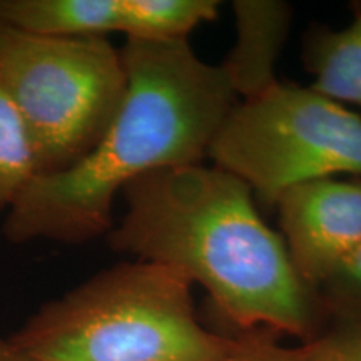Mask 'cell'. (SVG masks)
I'll list each match as a JSON object with an SVG mask.
<instances>
[{
	"label": "cell",
	"instance_id": "cell-1",
	"mask_svg": "<svg viewBox=\"0 0 361 361\" xmlns=\"http://www.w3.org/2000/svg\"><path fill=\"white\" fill-rule=\"evenodd\" d=\"M121 54L128 89L109 129L71 169L30 180L4 216L12 245H82L107 234L117 194L152 171L201 164L238 104L223 66L201 61L188 39H128Z\"/></svg>",
	"mask_w": 361,
	"mask_h": 361
},
{
	"label": "cell",
	"instance_id": "cell-2",
	"mask_svg": "<svg viewBox=\"0 0 361 361\" xmlns=\"http://www.w3.org/2000/svg\"><path fill=\"white\" fill-rule=\"evenodd\" d=\"M121 194L126 213L106 234L112 251L169 266L201 284L239 328L311 331L310 286L246 183L218 166L189 164L152 171Z\"/></svg>",
	"mask_w": 361,
	"mask_h": 361
},
{
	"label": "cell",
	"instance_id": "cell-3",
	"mask_svg": "<svg viewBox=\"0 0 361 361\" xmlns=\"http://www.w3.org/2000/svg\"><path fill=\"white\" fill-rule=\"evenodd\" d=\"M192 283L135 259L94 274L40 306L7 336L39 361H221L239 340L206 329Z\"/></svg>",
	"mask_w": 361,
	"mask_h": 361
},
{
	"label": "cell",
	"instance_id": "cell-4",
	"mask_svg": "<svg viewBox=\"0 0 361 361\" xmlns=\"http://www.w3.org/2000/svg\"><path fill=\"white\" fill-rule=\"evenodd\" d=\"M0 89L24 124L37 176H51L97 146L123 104L128 74L121 49L107 37L0 25Z\"/></svg>",
	"mask_w": 361,
	"mask_h": 361
},
{
	"label": "cell",
	"instance_id": "cell-5",
	"mask_svg": "<svg viewBox=\"0 0 361 361\" xmlns=\"http://www.w3.org/2000/svg\"><path fill=\"white\" fill-rule=\"evenodd\" d=\"M207 156L266 204L310 180L361 178V117L314 89L274 82L238 101Z\"/></svg>",
	"mask_w": 361,
	"mask_h": 361
},
{
	"label": "cell",
	"instance_id": "cell-6",
	"mask_svg": "<svg viewBox=\"0 0 361 361\" xmlns=\"http://www.w3.org/2000/svg\"><path fill=\"white\" fill-rule=\"evenodd\" d=\"M274 206L293 268L308 286L326 283L361 246V180H310Z\"/></svg>",
	"mask_w": 361,
	"mask_h": 361
},
{
	"label": "cell",
	"instance_id": "cell-7",
	"mask_svg": "<svg viewBox=\"0 0 361 361\" xmlns=\"http://www.w3.org/2000/svg\"><path fill=\"white\" fill-rule=\"evenodd\" d=\"M238 42L223 69L238 97L247 99L276 82L273 66L290 24V7L281 2H234Z\"/></svg>",
	"mask_w": 361,
	"mask_h": 361
},
{
	"label": "cell",
	"instance_id": "cell-8",
	"mask_svg": "<svg viewBox=\"0 0 361 361\" xmlns=\"http://www.w3.org/2000/svg\"><path fill=\"white\" fill-rule=\"evenodd\" d=\"M0 25L54 37L121 30V0H0Z\"/></svg>",
	"mask_w": 361,
	"mask_h": 361
},
{
	"label": "cell",
	"instance_id": "cell-9",
	"mask_svg": "<svg viewBox=\"0 0 361 361\" xmlns=\"http://www.w3.org/2000/svg\"><path fill=\"white\" fill-rule=\"evenodd\" d=\"M305 62L314 75L311 89L335 102L361 107V8L345 29L311 32Z\"/></svg>",
	"mask_w": 361,
	"mask_h": 361
},
{
	"label": "cell",
	"instance_id": "cell-10",
	"mask_svg": "<svg viewBox=\"0 0 361 361\" xmlns=\"http://www.w3.org/2000/svg\"><path fill=\"white\" fill-rule=\"evenodd\" d=\"M216 0H121V34L137 40H179L218 17Z\"/></svg>",
	"mask_w": 361,
	"mask_h": 361
},
{
	"label": "cell",
	"instance_id": "cell-11",
	"mask_svg": "<svg viewBox=\"0 0 361 361\" xmlns=\"http://www.w3.org/2000/svg\"><path fill=\"white\" fill-rule=\"evenodd\" d=\"M35 176L34 152L24 124L0 89V214L12 209Z\"/></svg>",
	"mask_w": 361,
	"mask_h": 361
},
{
	"label": "cell",
	"instance_id": "cell-12",
	"mask_svg": "<svg viewBox=\"0 0 361 361\" xmlns=\"http://www.w3.org/2000/svg\"><path fill=\"white\" fill-rule=\"evenodd\" d=\"M305 361H361V319L338 333L301 345Z\"/></svg>",
	"mask_w": 361,
	"mask_h": 361
},
{
	"label": "cell",
	"instance_id": "cell-13",
	"mask_svg": "<svg viewBox=\"0 0 361 361\" xmlns=\"http://www.w3.org/2000/svg\"><path fill=\"white\" fill-rule=\"evenodd\" d=\"M221 361H305L303 348H284L264 338L239 340L238 348Z\"/></svg>",
	"mask_w": 361,
	"mask_h": 361
},
{
	"label": "cell",
	"instance_id": "cell-14",
	"mask_svg": "<svg viewBox=\"0 0 361 361\" xmlns=\"http://www.w3.org/2000/svg\"><path fill=\"white\" fill-rule=\"evenodd\" d=\"M324 284H329L341 296L361 305V246Z\"/></svg>",
	"mask_w": 361,
	"mask_h": 361
},
{
	"label": "cell",
	"instance_id": "cell-15",
	"mask_svg": "<svg viewBox=\"0 0 361 361\" xmlns=\"http://www.w3.org/2000/svg\"><path fill=\"white\" fill-rule=\"evenodd\" d=\"M0 361H39L34 356L27 355L25 351L12 345L8 338L0 336Z\"/></svg>",
	"mask_w": 361,
	"mask_h": 361
}]
</instances>
